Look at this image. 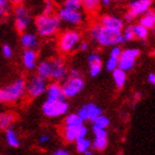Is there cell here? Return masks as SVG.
I'll return each mask as SVG.
<instances>
[{"label":"cell","instance_id":"6da1fadb","mask_svg":"<svg viewBox=\"0 0 155 155\" xmlns=\"http://www.w3.org/2000/svg\"><path fill=\"white\" fill-rule=\"evenodd\" d=\"M37 74L41 75L45 79H51L53 81L62 82L68 77V68L63 59L52 58L49 60H43L39 62L36 67Z\"/></svg>","mask_w":155,"mask_h":155},{"label":"cell","instance_id":"7a4b0ae2","mask_svg":"<svg viewBox=\"0 0 155 155\" xmlns=\"http://www.w3.org/2000/svg\"><path fill=\"white\" fill-rule=\"evenodd\" d=\"M91 39L101 47H114L124 43L122 30H113L97 23L90 28L89 31Z\"/></svg>","mask_w":155,"mask_h":155},{"label":"cell","instance_id":"3957f363","mask_svg":"<svg viewBox=\"0 0 155 155\" xmlns=\"http://www.w3.org/2000/svg\"><path fill=\"white\" fill-rule=\"evenodd\" d=\"M35 27L38 35L43 38L55 36L61 28V20L54 13H43L35 18Z\"/></svg>","mask_w":155,"mask_h":155},{"label":"cell","instance_id":"277c9868","mask_svg":"<svg viewBox=\"0 0 155 155\" xmlns=\"http://www.w3.org/2000/svg\"><path fill=\"white\" fill-rule=\"evenodd\" d=\"M26 95V80L18 78L9 85L0 87V104H15Z\"/></svg>","mask_w":155,"mask_h":155},{"label":"cell","instance_id":"5b68a950","mask_svg":"<svg viewBox=\"0 0 155 155\" xmlns=\"http://www.w3.org/2000/svg\"><path fill=\"white\" fill-rule=\"evenodd\" d=\"M82 40L80 31L74 29L64 30L58 38V49L62 54H70L78 49V45Z\"/></svg>","mask_w":155,"mask_h":155},{"label":"cell","instance_id":"8992f818","mask_svg":"<svg viewBox=\"0 0 155 155\" xmlns=\"http://www.w3.org/2000/svg\"><path fill=\"white\" fill-rule=\"evenodd\" d=\"M69 102L65 99H51L47 97V100L42 104V113L47 117L50 119H57L60 116H63L68 113Z\"/></svg>","mask_w":155,"mask_h":155},{"label":"cell","instance_id":"52a82bcc","mask_svg":"<svg viewBox=\"0 0 155 155\" xmlns=\"http://www.w3.org/2000/svg\"><path fill=\"white\" fill-rule=\"evenodd\" d=\"M48 79L35 74L26 80V95L30 99H37L45 93Z\"/></svg>","mask_w":155,"mask_h":155},{"label":"cell","instance_id":"ba28073f","mask_svg":"<svg viewBox=\"0 0 155 155\" xmlns=\"http://www.w3.org/2000/svg\"><path fill=\"white\" fill-rule=\"evenodd\" d=\"M62 82V91L65 99H72L79 95L85 85L82 77H67Z\"/></svg>","mask_w":155,"mask_h":155},{"label":"cell","instance_id":"9c48e42d","mask_svg":"<svg viewBox=\"0 0 155 155\" xmlns=\"http://www.w3.org/2000/svg\"><path fill=\"white\" fill-rule=\"evenodd\" d=\"M13 18H15V27L19 33L27 31L32 21L29 9L22 5L16 6L15 12H13Z\"/></svg>","mask_w":155,"mask_h":155},{"label":"cell","instance_id":"30bf717a","mask_svg":"<svg viewBox=\"0 0 155 155\" xmlns=\"http://www.w3.org/2000/svg\"><path fill=\"white\" fill-rule=\"evenodd\" d=\"M57 16L61 22L68 23L70 26H80L84 21V13L81 10H72L61 7L57 12Z\"/></svg>","mask_w":155,"mask_h":155},{"label":"cell","instance_id":"8fae6325","mask_svg":"<svg viewBox=\"0 0 155 155\" xmlns=\"http://www.w3.org/2000/svg\"><path fill=\"white\" fill-rule=\"evenodd\" d=\"M89 133V129L84 125L64 126L62 129V137L67 143H74L80 137H85Z\"/></svg>","mask_w":155,"mask_h":155},{"label":"cell","instance_id":"7c38bea8","mask_svg":"<svg viewBox=\"0 0 155 155\" xmlns=\"http://www.w3.org/2000/svg\"><path fill=\"white\" fill-rule=\"evenodd\" d=\"M77 113L84 122H92L95 117L102 114V109L94 103H87L82 105Z\"/></svg>","mask_w":155,"mask_h":155},{"label":"cell","instance_id":"4fadbf2b","mask_svg":"<svg viewBox=\"0 0 155 155\" xmlns=\"http://www.w3.org/2000/svg\"><path fill=\"white\" fill-rule=\"evenodd\" d=\"M152 6L153 0H132L129 3V11H131L137 18L150 9H152Z\"/></svg>","mask_w":155,"mask_h":155},{"label":"cell","instance_id":"5bb4252c","mask_svg":"<svg viewBox=\"0 0 155 155\" xmlns=\"http://www.w3.org/2000/svg\"><path fill=\"white\" fill-rule=\"evenodd\" d=\"M99 23L105 28H110L113 30H122L124 28V21L120 17L112 15H104L99 19Z\"/></svg>","mask_w":155,"mask_h":155},{"label":"cell","instance_id":"9a60e30c","mask_svg":"<svg viewBox=\"0 0 155 155\" xmlns=\"http://www.w3.org/2000/svg\"><path fill=\"white\" fill-rule=\"evenodd\" d=\"M22 64L26 70L32 71L36 70L38 64V52L33 49H25L22 52Z\"/></svg>","mask_w":155,"mask_h":155},{"label":"cell","instance_id":"2e32d148","mask_svg":"<svg viewBox=\"0 0 155 155\" xmlns=\"http://www.w3.org/2000/svg\"><path fill=\"white\" fill-rule=\"evenodd\" d=\"M20 43L23 47V49H33V50H37L39 48L38 36L32 32H29V31H25V32L21 33Z\"/></svg>","mask_w":155,"mask_h":155},{"label":"cell","instance_id":"e0dca14e","mask_svg":"<svg viewBox=\"0 0 155 155\" xmlns=\"http://www.w3.org/2000/svg\"><path fill=\"white\" fill-rule=\"evenodd\" d=\"M47 97H51V99H65L63 95V91H62V84L58 81H53L51 83L47 85Z\"/></svg>","mask_w":155,"mask_h":155},{"label":"cell","instance_id":"ac0fdd59","mask_svg":"<svg viewBox=\"0 0 155 155\" xmlns=\"http://www.w3.org/2000/svg\"><path fill=\"white\" fill-rule=\"evenodd\" d=\"M140 25H142L143 27H145L146 29H153L155 26V12L154 10L150 9L149 11H146L145 13H143L142 16H140Z\"/></svg>","mask_w":155,"mask_h":155},{"label":"cell","instance_id":"d6986e66","mask_svg":"<svg viewBox=\"0 0 155 155\" xmlns=\"http://www.w3.org/2000/svg\"><path fill=\"white\" fill-rule=\"evenodd\" d=\"M135 64H136V59L131 58V57H125V55H122V54L120 55L117 68H120L123 71H125L126 73L135 68Z\"/></svg>","mask_w":155,"mask_h":155},{"label":"cell","instance_id":"ffe728a7","mask_svg":"<svg viewBox=\"0 0 155 155\" xmlns=\"http://www.w3.org/2000/svg\"><path fill=\"white\" fill-rule=\"evenodd\" d=\"M112 77H113V81L115 87L117 89H123L126 83V79H127L126 72L121 70L120 68H116L115 70L112 71Z\"/></svg>","mask_w":155,"mask_h":155},{"label":"cell","instance_id":"44dd1931","mask_svg":"<svg viewBox=\"0 0 155 155\" xmlns=\"http://www.w3.org/2000/svg\"><path fill=\"white\" fill-rule=\"evenodd\" d=\"M6 141L7 144L10 146V147H13V149H17L21 145V142H20L19 137L17 135L16 131L11 127H8L6 129Z\"/></svg>","mask_w":155,"mask_h":155},{"label":"cell","instance_id":"7402d4cb","mask_svg":"<svg viewBox=\"0 0 155 155\" xmlns=\"http://www.w3.org/2000/svg\"><path fill=\"white\" fill-rule=\"evenodd\" d=\"M107 145H109L107 136H94V140L91 142V147L97 152H102L107 150Z\"/></svg>","mask_w":155,"mask_h":155},{"label":"cell","instance_id":"603a6c76","mask_svg":"<svg viewBox=\"0 0 155 155\" xmlns=\"http://www.w3.org/2000/svg\"><path fill=\"white\" fill-rule=\"evenodd\" d=\"M16 115L11 112H2L0 114V130H6L12 125Z\"/></svg>","mask_w":155,"mask_h":155},{"label":"cell","instance_id":"cb8c5ba5","mask_svg":"<svg viewBox=\"0 0 155 155\" xmlns=\"http://www.w3.org/2000/svg\"><path fill=\"white\" fill-rule=\"evenodd\" d=\"M84 121L78 115V113H70L67 114L63 121V125L64 126H79L83 125Z\"/></svg>","mask_w":155,"mask_h":155},{"label":"cell","instance_id":"d4e9b609","mask_svg":"<svg viewBox=\"0 0 155 155\" xmlns=\"http://www.w3.org/2000/svg\"><path fill=\"white\" fill-rule=\"evenodd\" d=\"M132 29H133V32L135 35V39H140V40H142V41H145L146 39L149 38V35H150V30L146 29L145 27H143L142 25H132Z\"/></svg>","mask_w":155,"mask_h":155},{"label":"cell","instance_id":"484cf974","mask_svg":"<svg viewBox=\"0 0 155 155\" xmlns=\"http://www.w3.org/2000/svg\"><path fill=\"white\" fill-rule=\"evenodd\" d=\"M74 145L75 151L79 154H84L85 151L91 149V141L89 139H87V136L85 137H80L74 142Z\"/></svg>","mask_w":155,"mask_h":155},{"label":"cell","instance_id":"4316f807","mask_svg":"<svg viewBox=\"0 0 155 155\" xmlns=\"http://www.w3.org/2000/svg\"><path fill=\"white\" fill-rule=\"evenodd\" d=\"M81 5L87 12H97L101 6V2L100 0H81Z\"/></svg>","mask_w":155,"mask_h":155},{"label":"cell","instance_id":"83f0119b","mask_svg":"<svg viewBox=\"0 0 155 155\" xmlns=\"http://www.w3.org/2000/svg\"><path fill=\"white\" fill-rule=\"evenodd\" d=\"M11 3L9 2V0H0V18H7L10 15L11 11Z\"/></svg>","mask_w":155,"mask_h":155},{"label":"cell","instance_id":"f1b7e54d","mask_svg":"<svg viewBox=\"0 0 155 155\" xmlns=\"http://www.w3.org/2000/svg\"><path fill=\"white\" fill-rule=\"evenodd\" d=\"M93 125L95 126H100V127H104V129H107L110 126V119L107 117V115H103V114H100V115L95 117V119L92 121Z\"/></svg>","mask_w":155,"mask_h":155},{"label":"cell","instance_id":"f546056e","mask_svg":"<svg viewBox=\"0 0 155 155\" xmlns=\"http://www.w3.org/2000/svg\"><path fill=\"white\" fill-rule=\"evenodd\" d=\"M102 72V62L89 64V74L91 78H97Z\"/></svg>","mask_w":155,"mask_h":155},{"label":"cell","instance_id":"4dcf8cb0","mask_svg":"<svg viewBox=\"0 0 155 155\" xmlns=\"http://www.w3.org/2000/svg\"><path fill=\"white\" fill-rule=\"evenodd\" d=\"M122 35L123 38H124V41H133V40H135V35L133 32L132 25L126 27L124 26V28L122 29Z\"/></svg>","mask_w":155,"mask_h":155},{"label":"cell","instance_id":"1f68e13d","mask_svg":"<svg viewBox=\"0 0 155 155\" xmlns=\"http://www.w3.org/2000/svg\"><path fill=\"white\" fill-rule=\"evenodd\" d=\"M117 64H119V58L110 55L109 59L107 60V62H105V69H107V71L112 72L113 70H115L117 68Z\"/></svg>","mask_w":155,"mask_h":155},{"label":"cell","instance_id":"d6a6232c","mask_svg":"<svg viewBox=\"0 0 155 155\" xmlns=\"http://www.w3.org/2000/svg\"><path fill=\"white\" fill-rule=\"evenodd\" d=\"M121 54L125 55V57H131V58L137 59L141 55V50L137 48H127L122 50Z\"/></svg>","mask_w":155,"mask_h":155},{"label":"cell","instance_id":"836d02e7","mask_svg":"<svg viewBox=\"0 0 155 155\" xmlns=\"http://www.w3.org/2000/svg\"><path fill=\"white\" fill-rule=\"evenodd\" d=\"M62 7L68 8V9H72V10H81L82 9L81 0H65Z\"/></svg>","mask_w":155,"mask_h":155},{"label":"cell","instance_id":"e575fe53","mask_svg":"<svg viewBox=\"0 0 155 155\" xmlns=\"http://www.w3.org/2000/svg\"><path fill=\"white\" fill-rule=\"evenodd\" d=\"M92 133L94 136H107V131L104 127H100V126L93 125L92 127Z\"/></svg>","mask_w":155,"mask_h":155},{"label":"cell","instance_id":"d590c367","mask_svg":"<svg viewBox=\"0 0 155 155\" xmlns=\"http://www.w3.org/2000/svg\"><path fill=\"white\" fill-rule=\"evenodd\" d=\"M102 62V58L99 53H91V54L87 55V64H91V63H100Z\"/></svg>","mask_w":155,"mask_h":155},{"label":"cell","instance_id":"8d00e7d4","mask_svg":"<svg viewBox=\"0 0 155 155\" xmlns=\"http://www.w3.org/2000/svg\"><path fill=\"white\" fill-rule=\"evenodd\" d=\"M54 3L52 2L51 0H45V9H43V13H53L54 12Z\"/></svg>","mask_w":155,"mask_h":155},{"label":"cell","instance_id":"74e56055","mask_svg":"<svg viewBox=\"0 0 155 155\" xmlns=\"http://www.w3.org/2000/svg\"><path fill=\"white\" fill-rule=\"evenodd\" d=\"M1 51H2V54L5 58H11L13 54V50L9 45H3Z\"/></svg>","mask_w":155,"mask_h":155},{"label":"cell","instance_id":"f35d334b","mask_svg":"<svg viewBox=\"0 0 155 155\" xmlns=\"http://www.w3.org/2000/svg\"><path fill=\"white\" fill-rule=\"evenodd\" d=\"M135 18L136 17L133 15L131 11H127V12L124 15V17H123V21L124 22H126V23H132L134 20H135Z\"/></svg>","mask_w":155,"mask_h":155},{"label":"cell","instance_id":"ab89813d","mask_svg":"<svg viewBox=\"0 0 155 155\" xmlns=\"http://www.w3.org/2000/svg\"><path fill=\"white\" fill-rule=\"evenodd\" d=\"M51 141V137L48 135V134H42L40 137H39V145H47L49 142Z\"/></svg>","mask_w":155,"mask_h":155},{"label":"cell","instance_id":"60d3db41","mask_svg":"<svg viewBox=\"0 0 155 155\" xmlns=\"http://www.w3.org/2000/svg\"><path fill=\"white\" fill-rule=\"evenodd\" d=\"M68 77H82V72L77 68H72L68 70Z\"/></svg>","mask_w":155,"mask_h":155},{"label":"cell","instance_id":"b9f144b4","mask_svg":"<svg viewBox=\"0 0 155 155\" xmlns=\"http://www.w3.org/2000/svg\"><path fill=\"white\" fill-rule=\"evenodd\" d=\"M89 48H90L89 42H87V41H82V40H81V42L79 43V45H78V49H79L80 51H82V52L87 51V50H89Z\"/></svg>","mask_w":155,"mask_h":155},{"label":"cell","instance_id":"7bdbcfd3","mask_svg":"<svg viewBox=\"0 0 155 155\" xmlns=\"http://www.w3.org/2000/svg\"><path fill=\"white\" fill-rule=\"evenodd\" d=\"M52 154L53 155H70V152L65 149H58V150H55Z\"/></svg>","mask_w":155,"mask_h":155},{"label":"cell","instance_id":"ee69618b","mask_svg":"<svg viewBox=\"0 0 155 155\" xmlns=\"http://www.w3.org/2000/svg\"><path fill=\"white\" fill-rule=\"evenodd\" d=\"M147 82H149L150 84H152V85H154L155 84V73H150L149 75H147Z\"/></svg>","mask_w":155,"mask_h":155},{"label":"cell","instance_id":"f6af8a7d","mask_svg":"<svg viewBox=\"0 0 155 155\" xmlns=\"http://www.w3.org/2000/svg\"><path fill=\"white\" fill-rule=\"evenodd\" d=\"M25 0H9V2L11 5H15V6H18V5H22V2Z\"/></svg>","mask_w":155,"mask_h":155},{"label":"cell","instance_id":"bcb514c9","mask_svg":"<svg viewBox=\"0 0 155 155\" xmlns=\"http://www.w3.org/2000/svg\"><path fill=\"white\" fill-rule=\"evenodd\" d=\"M101 5H103V6H109L111 3V0H100Z\"/></svg>","mask_w":155,"mask_h":155},{"label":"cell","instance_id":"7dc6e473","mask_svg":"<svg viewBox=\"0 0 155 155\" xmlns=\"http://www.w3.org/2000/svg\"><path fill=\"white\" fill-rule=\"evenodd\" d=\"M141 97H142V94L140 93V92H136V93L134 94V99H135V100H140Z\"/></svg>","mask_w":155,"mask_h":155},{"label":"cell","instance_id":"c3c4849f","mask_svg":"<svg viewBox=\"0 0 155 155\" xmlns=\"http://www.w3.org/2000/svg\"><path fill=\"white\" fill-rule=\"evenodd\" d=\"M111 1H123V0H111Z\"/></svg>","mask_w":155,"mask_h":155},{"label":"cell","instance_id":"681fc988","mask_svg":"<svg viewBox=\"0 0 155 155\" xmlns=\"http://www.w3.org/2000/svg\"><path fill=\"white\" fill-rule=\"evenodd\" d=\"M1 113H2V112H0V114H1Z\"/></svg>","mask_w":155,"mask_h":155}]
</instances>
